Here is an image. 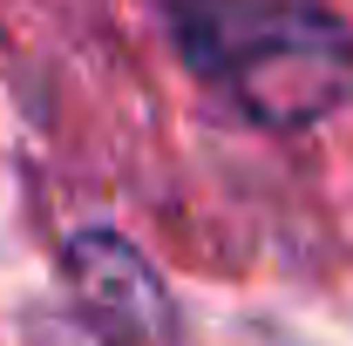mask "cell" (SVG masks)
Segmentation results:
<instances>
[{
	"label": "cell",
	"mask_w": 353,
	"mask_h": 346,
	"mask_svg": "<svg viewBox=\"0 0 353 346\" xmlns=\"http://www.w3.org/2000/svg\"><path fill=\"white\" fill-rule=\"evenodd\" d=\"M183 61L265 130H306L353 95V34L306 0H176Z\"/></svg>",
	"instance_id": "6da1fadb"
}]
</instances>
